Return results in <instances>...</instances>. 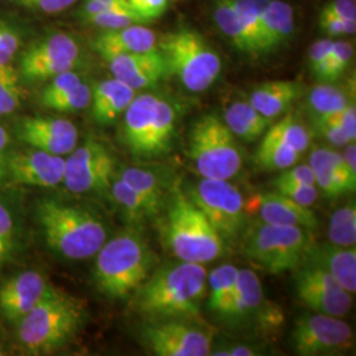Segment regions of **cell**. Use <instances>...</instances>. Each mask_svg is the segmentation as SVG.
Listing matches in <instances>:
<instances>
[{"instance_id": "6da1fadb", "label": "cell", "mask_w": 356, "mask_h": 356, "mask_svg": "<svg viewBox=\"0 0 356 356\" xmlns=\"http://www.w3.org/2000/svg\"><path fill=\"white\" fill-rule=\"evenodd\" d=\"M206 294L204 266L178 260L154 268L131 297L138 314L147 321H160L200 318Z\"/></svg>"}, {"instance_id": "7a4b0ae2", "label": "cell", "mask_w": 356, "mask_h": 356, "mask_svg": "<svg viewBox=\"0 0 356 356\" xmlns=\"http://www.w3.org/2000/svg\"><path fill=\"white\" fill-rule=\"evenodd\" d=\"M36 216L48 247L66 260L95 256L108 238L102 216L82 204L45 198L38 202Z\"/></svg>"}, {"instance_id": "3957f363", "label": "cell", "mask_w": 356, "mask_h": 356, "mask_svg": "<svg viewBox=\"0 0 356 356\" xmlns=\"http://www.w3.org/2000/svg\"><path fill=\"white\" fill-rule=\"evenodd\" d=\"M85 321V302L51 284L38 305L16 323L17 343L28 355H49L72 342Z\"/></svg>"}, {"instance_id": "277c9868", "label": "cell", "mask_w": 356, "mask_h": 356, "mask_svg": "<svg viewBox=\"0 0 356 356\" xmlns=\"http://www.w3.org/2000/svg\"><path fill=\"white\" fill-rule=\"evenodd\" d=\"M95 256V286L114 301L131 297L156 267V254L140 231L132 227L106 241Z\"/></svg>"}, {"instance_id": "5b68a950", "label": "cell", "mask_w": 356, "mask_h": 356, "mask_svg": "<svg viewBox=\"0 0 356 356\" xmlns=\"http://www.w3.org/2000/svg\"><path fill=\"white\" fill-rule=\"evenodd\" d=\"M164 241L177 260L202 266L219 259L226 243L188 194L179 191L168 204Z\"/></svg>"}, {"instance_id": "8992f818", "label": "cell", "mask_w": 356, "mask_h": 356, "mask_svg": "<svg viewBox=\"0 0 356 356\" xmlns=\"http://www.w3.org/2000/svg\"><path fill=\"white\" fill-rule=\"evenodd\" d=\"M176 107L153 92H143L123 114V140L139 157H159L169 152L177 126Z\"/></svg>"}, {"instance_id": "52a82bcc", "label": "cell", "mask_w": 356, "mask_h": 356, "mask_svg": "<svg viewBox=\"0 0 356 356\" xmlns=\"http://www.w3.org/2000/svg\"><path fill=\"white\" fill-rule=\"evenodd\" d=\"M157 47L165 58L168 72L191 92L210 89L222 72L218 51L197 31L179 26L160 38Z\"/></svg>"}, {"instance_id": "ba28073f", "label": "cell", "mask_w": 356, "mask_h": 356, "mask_svg": "<svg viewBox=\"0 0 356 356\" xmlns=\"http://www.w3.org/2000/svg\"><path fill=\"white\" fill-rule=\"evenodd\" d=\"M313 242L312 229L260 222L244 231L243 252L264 272L281 275L302 264Z\"/></svg>"}, {"instance_id": "9c48e42d", "label": "cell", "mask_w": 356, "mask_h": 356, "mask_svg": "<svg viewBox=\"0 0 356 356\" xmlns=\"http://www.w3.org/2000/svg\"><path fill=\"white\" fill-rule=\"evenodd\" d=\"M188 140V156L201 177L231 179L241 172L242 148L218 115L201 116Z\"/></svg>"}, {"instance_id": "30bf717a", "label": "cell", "mask_w": 356, "mask_h": 356, "mask_svg": "<svg viewBox=\"0 0 356 356\" xmlns=\"http://www.w3.org/2000/svg\"><path fill=\"white\" fill-rule=\"evenodd\" d=\"M186 194L225 242H235L241 238L245 229V200L242 191L229 184V179L201 178Z\"/></svg>"}, {"instance_id": "8fae6325", "label": "cell", "mask_w": 356, "mask_h": 356, "mask_svg": "<svg viewBox=\"0 0 356 356\" xmlns=\"http://www.w3.org/2000/svg\"><path fill=\"white\" fill-rule=\"evenodd\" d=\"M115 176L116 160L102 141L88 139L65 159L63 184L74 194L110 193Z\"/></svg>"}, {"instance_id": "7c38bea8", "label": "cell", "mask_w": 356, "mask_h": 356, "mask_svg": "<svg viewBox=\"0 0 356 356\" xmlns=\"http://www.w3.org/2000/svg\"><path fill=\"white\" fill-rule=\"evenodd\" d=\"M293 350L301 356L339 355L354 346V331L339 317L305 313L296 319Z\"/></svg>"}, {"instance_id": "4fadbf2b", "label": "cell", "mask_w": 356, "mask_h": 356, "mask_svg": "<svg viewBox=\"0 0 356 356\" xmlns=\"http://www.w3.org/2000/svg\"><path fill=\"white\" fill-rule=\"evenodd\" d=\"M141 341L154 355L206 356L213 337L193 319L147 321L141 327Z\"/></svg>"}, {"instance_id": "5bb4252c", "label": "cell", "mask_w": 356, "mask_h": 356, "mask_svg": "<svg viewBox=\"0 0 356 356\" xmlns=\"http://www.w3.org/2000/svg\"><path fill=\"white\" fill-rule=\"evenodd\" d=\"M81 57L79 45L66 33H53L26 49L20 60V73L29 82L51 79L74 70Z\"/></svg>"}, {"instance_id": "9a60e30c", "label": "cell", "mask_w": 356, "mask_h": 356, "mask_svg": "<svg viewBox=\"0 0 356 356\" xmlns=\"http://www.w3.org/2000/svg\"><path fill=\"white\" fill-rule=\"evenodd\" d=\"M294 288L297 297L312 312L343 318L353 306L351 293L322 268L302 263L296 268Z\"/></svg>"}, {"instance_id": "2e32d148", "label": "cell", "mask_w": 356, "mask_h": 356, "mask_svg": "<svg viewBox=\"0 0 356 356\" xmlns=\"http://www.w3.org/2000/svg\"><path fill=\"white\" fill-rule=\"evenodd\" d=\"M223 318L234 325L257 322L261 326H279L280 310L266 301L261 281L251 269H239L232 298Z\"/></svg>"}, {"instance_id": "e0dca14e", "label": "cell", "mask_w": 356, "mask_h": 356, "mask_svg": "<svg viewBox=\"0 0 356 356\" xmlns=\"http://www.w3.org/2000/svg\"><path fill=\"white\" fill-rule=\"evenodd\" d=\"M17 139L44 152L67 156L78 145V129L67 119L31 116L22 119L15 128Z\"/></svg>"}, {"instance_id": "ac0fdd59", "label": "cell", "mask_w": 356, "mask_h": 356, "mask_svg": "<svg viewBox=\"0 0 356 356\" xmlns=\"http://www.w3.org/2000/svg\"><path fill=\"white\" fill-rule=\"evenodd\" d=\"M64 176V156L35 148L24 152L10 153L7 177L16 184L49 189L61 185Z\"/></svg>"}, {"instance_id": "d6986e66", "label": "cell", "mask_w": 356, "mask_h": 356, "mask_svg": "<svg viewBox=\"0 0 356 356\" xmlns=\"http://www.w3.org/2000/svg\"><path fill=\"white\" fill-rule=\"evenodd\" d=\"M51 284L38 270H24L0 285V312L8 322L17 323L38 305Z\"/></svg>"}, {"instance_id": "ffe728a7", "label": "cell", "mask_w": 356, "mask_h": 356, "mask_svg": "<svg viewBox=\"0 0 356 356\" xmlns=\"http://www.w3.org/2000/svg\"><path fill=\"white\" fill-rule=\"evenodd\" d=\"M115 78L135 91L156 86L166 74L168 66L163 53L153 49L143 53H128L106 60Z\"/></svg>"}, {"instance_id": "44dd1931", "label": "cell", "mask_w": 356, "mask_h": 356, "mask_svg": "<svg viewBox=\"0 0 356 356\" xmlns=\"http://www.w3.org/2000/svg\"><path fill=\"white\" fill-rule=\"evenodd\" d=\"M247 214H257L263 223L280 226H298L314 229L318 225L316 213L301 204L293 202L279 191L254 194L245 201Z\"/></svg>"}, {"instance_id": "7402d4cb", "label": "cell", "mask_w": 356, "mask_h": 356, "mask_svg": "<svg viewBox=\"0 0 356 356\" xmlns=\"http://www.w3.org/2000/svg\"><path fill=\"white\" fill-rule=\"evenodd\" d=\"M316 185L329 198H338L344 193H354L356 176L351 175L344 164L342 153L327 147H317L310 154Z\"/></svg>"}, {"instance_id": "603a6c76", "label": "cell", "mask_w": 356, "mask_h": 356, "mask_svg": "<svg viewBox=\"0 0 356 356\" xmlns=\"http://www.w3.org/2000/svg\"><path fill=\"white\" fill-rule=\"evenodd\" d=\"M302 263L313 264L327 270L347 292L351 294L355 293V247H341L330 242H313Z\"/></svg>"}, {"instance_id": "cb8c5ba5", "label": "cell", "mask_w": 356, "mask_h": 356, "mask_svg": "<svg viewBox=\"0 0 356 356\" xmlns=\"http://www.w3.org/2000/svg\"><path fill=\"white\" fill-rule=\"evenodd\" d=\"M92 48L102 56L104 60L119 54L143 53L157 49V38L154 32L141 24L103 29L92 38Z\"/></svg>"}, {"instance_id": "d4e9b609", "label": "cell", "mask_w": 356, "mask_h": 356, "mask_svg": "<svg viewBox=\"0 0 356 356\" xmlns=\"http://www.w3.org/2000/svg\"><path fill=\"white\" fill-rule=\"evenodd\" d=\"M305 92V86L300 81L279 79L257 85L250 94L248 102L263 116L273 120L297 102Z\"/></svg>"}, {"instance_id": "484cf974", "label": "cell", "mask_w": 356, "mask_h": 356, "mask_svg": "<svg viewBox=\"0 0 356 356\" xmlns=\"http://www.w3.org/2000/svg\"><path fill=\"white\" fill-rule=\"evenodd\" d=\"M135 97L136 91L115 76L99 82L91 90L90 106L94 120L103 126L114 123Z\"/></svg>"}, {"instance_id": "4316f807", "label": "cell", "mask_w": 356, "mask_h": 356, "mask_svg": "<svg viewBox=\"0 0 356 356\" xmlns=\"http://www.w3.org/2000/svg\"><path fill=\"white\" fill-rule=\"evenodd\" d=\"M294 10L284 0H269L261 13V51H277L294 33Z\"/></svg>"}, {"instance_id": "83f0119b", "label": "cell", "mask_w": 356, "mask_h": 356, "mask_svg": "<svg viewBox=\"0 0 356 356\" xmlns=\"http://www.w3.org/2000/svg\"><path fill=\"white\" fill-rule=\"evenodd\" d=\"M223 122L236 139L254 143L264 136L272 120L254 110L248 101H235L226 108Z\"/></svg>"}, {"instance_id": "f1b7e54d", "label": "cell", "mask_w": 356, "mask_h": 356, "mask_svg": "<svg viewBox=\"0 0 356 356\" xmlns=\"http://www.w3.org/2000/svg\"><path fill=\"white\" fill-rule=\"evenodd\" d=\"M351 103H354V89L337 86L334 82H321L307 94L305 107L312 120H316L335 114Z\"/></svg>"}, {"instance_id": "f546056e", "label": "cell", "mask_w": 356, "mask_h": 356, "mask_svg": "<svg viewBox=\"0 0 356 356\" xmlns=\"http://www.w3.org/2000/svg\"><path fill=\"white\" fill-rule=\"evenodd\" d=\"M239 268L234 264H222L207 273V307L218 317L225 316L232 298L238 280Z\"/></svg>"}, {"instance_id": "4dcf8cb0", "label": "cell", "mask_w": 356, "mask_h": 356, "mask_svg": "<svg viewBox=\"0 0 356 356\" xmlns=\"http://www.w3.org/2000/svg\"><path fill=\"white\" fill-rule=\"evenodd\" d=\"M116 177L126 182L129 188L151 204L153 210L159 214L164 204V182L154 172L138 166H127L120 172H116Z\"/></svg>"}, {"instance_id": "1f68e13d", "label": "cell", "mask_w": 356, "mask_h": 356, "mask_svg": "<svg viewBox=\"0 0 356 356\" xmlns=\"http://www.w3.org/2000/svg\"><path fill=\"white\" fill-rule=\"evenodd\" d=\"M213 16L219 31L238 51L257 57L248 33L229 0H216Z\"/></svg>"}, {"instance_id": "d6a6232c", "label": "cell", "mask_w": 356, "mask_h": 356, "mask_svg": "<svg viewBox=\"0 0 356 356\" xmlns=\"http://www.w3.org/2000/svg\"><path fill=\"white\" fill-rule=\"evenodd\" d=\"M120 213L132 225H140L145 219L157 216L152 206L148 204L139 193L129 188L126 182L115 176L108 193Z\"/></svg>"}, {"instance_id": "836d02e7", "label": "cell", "mask_w": 356, "mask_h": 356, "mask_svg": "<svg viewBox=\"0 0 356 356\" xmlns=\"http://www.w3.org/2000/svg\"><path fill=\"white\" fill-rule=\"evenodd\" d=\"M301 153L286 144L264 134L261 144L254 156V163L264 170H285L298 163Z\"/></svg>"}, {"instance_id": "e575fe53", "label": "cell", "mask_w": 356, "mask_h": 356, "mask_svg": "<svg viewBox=\"0 0 356 356\" xmlns=\"http://www.w3.org/2000/svg\"><path fill=\"white\" fill-rule=\"evenodd\" d=\"M266 134L301 154L307 151L312 143V134L309 128L296 113H288L282 116L277 123L270 124Z\"/></svg>"}, {"instance_id": "d590c367", "label": "cell", "mask_w": 356, "mask_h": 356, "mask_svg": "<svg viewBox=\"0 0 356 356\" xmlns=\"http://www.w3.org/2000/svg\"><path fill=\"white\" fill-rule=\"evenodd\" d=\"M19 222L11 204L0 197V268L10 263L19 248Z\"/></svg>"}, {"instance_id": "8d00e7d4", "label": "cell", "mask_w": 356, "mask_h": 356, "mask_svg": "<svg viewBox=\"0 0 356 356\" xmlns=\"http://www.w3.org/2000/svg\"><path fill=\"white\" fill-rule=\"evenodd\" d=\"M269 0H229L241 19L248 38L254 45L256 56H261V13Z\"/></svg>"}, {"instance_id": "74e56055", "label": "cell", "mask_w": 356, "mask_h": 356, "mask_svg": "<svg viewBox=\"0 0 356 356\" xmlns=\"http://www.w3.org/2000/svg\"><path fill=\"white\" fill-rule=\"evenodd\" d=\"M329 242L341 247H355L356 207L354 202L337 209L327 229Z\"/></svg>"}, {"instance_id": "f35d334b", "label": "cell", "mask_w": 356, "mask_h": 356, "mask_svg": "<svg viewBox=\"0 0 356 356\" xmlns=\"http://www.w3.org/2000/svg\"><path fill=\"white\" fill-rule=\"evenodd\" d=\"M354 44L347 40H334L330 56L322 70L319 72V82H337L343 76L354 58Z\"/></svg>"}, {"instance_id": "ab89813d", "label": "cell", "mask_w": 356, "mask_h": 356, "mask_svg": "<svg viewBox=\"0 0 356 356\" xmlns=\"http://www.w3.org/2000/svg\"><path fill=\"white\" fill-rule=\"evenodd\" d=\"M20 76L11 64L0 66V116L15 113L20 106Z\"/></svg>"}, {"instance_id": "60d3db41", "label": "cell", "mask_w": 356, "mask_h": 356, "mask_svg": "<svg viewBox=\"0 0 356 356\" xmlns=\"http://www.w3.org/2000/svg\"><path fill=\"white\" fill-rule=\"evenodd\" d=\"M91 103V89L85 82L76 88L67 90L63 94L41 103L44 107L57 113H76L88 108Z\"/></svg>"}, {"instance_id": "b9f144b4", "label": "cell", "mask_w": 356, "mask_h": 356, "mask_svg": "<svg viewBox=\"0 0 356 356\" xmlns=\"http://www.w3.org/2000/svg\"><path fill=\"white\" fill-rule=\"evenodd\" d=\"M82 20L88 24L98 26L102 29H118V28H124V26H135V24H141V26L148 24V22L135 13L131 7L94 15Z\"/></svg>"}, {"instance_id": "7bdbcfd3", "label": "cell", "mask_w": 356, "mask_h": 356, "mask_svg": "<svg viewBox=\"0 0 356 356\" xmlns=\"http://www.w3.org/2000/svg\"><path fill=\"white\" fill-rule=\"evenodd\" d=\"M273 186L276 189L275 191H279L286 198L292 200L293 202L305 207H312L318 200L319 191L317 185L273 181Z\"/></svg>"}, {"instance_id": "ee69618b", "label": "cell", "mask_w": 356, "mask_h": 356, "mask_svg": "<svg viewBox=\"0 0 356 356\" xmlns=\"http://www.w3.org/2000/svg\"><path fill=\"white\" fill-rule=\"evenodd\" d=\"M318 26L327 38L351 36L356 31V19H342L332 15L319 13Z\"/></svg>"}, {"instance_id": "f6af8a7d", "label": "cell", "mask_w": 356, "mask_h": 356, "mask_svg": "<svg viewBox=\"0 0 356 356\" xmlns=\"http://www.w3.org/2000/svg\"><path fill=\"white\" fill-rule=\"evenodd\" d=\"M81 82H82L81 76L76 73L74 70L53 76L51 82L45 86V89L42 90L40 101L42 103L48 101V99H51V98L63 94V92L67 91V90L76 88V85H79Z\"/></svg>"}, {"instance_id": "bcb514c9", "label": "cell", "mask_w": 356, "mask_h": 356, "mask_svg": "<svg viewBox=\"0 0 356 356\" xmlns=\"http://www.w3.org/2000/svg\"><path fill=\"white\" fill-rule=\"evenodd\" d=\"M20 38L11 24L0 20V66L10 64L19 51Z\"/></svg>"}, {"instance_id": "7dc6e473", "label": "cell", "mask_w": 356, "mask_h": 356, "mask_svg": "<svg viewBox=\"0 0 356 356\" xmlns=\"http://www.w3.org/2000/svg\"><path fill=\"white\" fill-rule=\"evenodd\" d=\"M334 45V40L331 38H319L312 44L307 51V58H309V67L313 73V76H318L319 72L326 64L329 56H330L331 49Z\"/></svg>"}, {"instance_id": "c3c4849f", "label": "cell", "mask_w": 356, "mask_h": 356, "mask_svg": "<svg viewBox=\"0 0 356 356\" xmlns=\"http://www.w3.org/2000/svg\"><path fill=\"white\" fill-rule=\"evenodd\" d=\"M312 122H313V128L334 147L341 148L350 143H355L347 136V134L342 128L330 119H317Z\"/></svg>"}, {"instance_id": "681fc988", "label": "cell", "mask_w": 356, "mask_h": 356, "mask_svg": "<svg viewBox=\"0 0 356 356\" xmlns=\"http://www.w3.org/2000/svg\"><path fill=\"white\" fill-rule=\"evenodd\" d=\"M128 4L139 16L151 23L166 13L169 0H128Z\"/></svg>"}, {"instance_id": "f907efd6", "label": "cell", "mask_w": 356, "mask_h": 356, "mask_svg": "<svg viewBox=\"0 0 356 356\" xmlns=\"http://www.w3.org/2000/svg\"><path fill=\"white\" fill-rule=\"evenodd\" d=\"M275 181L316 185L314 172L309 164H294V165L285 169V170H281L280 176L276 178Z\"/></svg>"}, {"instance_id": "816d5d0a", "label": "cell", "mask_w": 356, "mask_h": 356, "mask_svg": "<svg viewBox=\"0 0 356 356\" xmlns=\"http://www.w3.org/2000/svg\"><path fill=\"white\" fill-rule=\"evenodd\" d=\"M17 4L42 13H60L72 7L76 0H15Z\"/></svg>"}, {"instance_id": "f5cc1de1", "label": "cell", "mask_w": 356, "mask_h": 356, "mask_svg": "<svg viewBox=\"0 0 356 356\" xmlns=\"http://www.w3.org/2000/svg\"><path fill=\"white\" fill-rule=\"evenodd\" d=\"M321 119H330L332 122H335L339 127L343 129L347 134V136L353 141L356 139V108L355 103L348 104L347 107H344L343 110L335 113V114L326 116V118H321ZM317 120V119H316Z\"/></svg>"}, {"instance_id": "db71d44e", "label": "cell", "mask_w": 356, "mask_h": 356, "mask_svg": "<svg viewBox=\"0 0 356 356\" xmlns=\"http://www.w3.org/2000/svg\"><path fill=\"white\" fill-rule=\"evenodd\" d=\"M319 13L342 19H356V0H330L322 7Z\"/></svg>"}, {"instance_id": "11a10c76", "label": "cell", "mask_w": 356, "mask_h": 356, "mask_svg": "<svg viewBox=\"0 0 356 356\" xmlns=\"http://www.w3.org/2000/svg\"><path fill=\"white\" fill-rule=\"evenodd\" d=\"M209 355L214 356H254L260 355L257 348L248 344L219 343L211 347Z\"/></svg>"}, {"instance_id": "9f6ffc18", "label": "cell", "mask_w": 356, "mask_h": 356, "mask_svg": "<svg viewBox=\"0 0 356 356\" xmlns=\"http://www.w3.org/2000/svg\"><path fill=\"white\" fill-rule=\"evenodd\" d=\"M8 143L10 136L6 131V128L0 126V184L7 178L8 175Z\"/></svg>"}, {"instance_id": "6f0895ef", "label": "cell", "mask_w": 356, "mask_h": 356, "mask_svg": "<svg viewBox=\"0 0 356 356\" xmlns=\"http://www.w3.org/2000/svg\"><path fill=\"white\" fill-rule=\"evenodd\" d=\"M4 339H6V335H4V331H3V327L0 325V355H7L6 346H4L6 341Z\"/></svg>"}, {"instance_id": "680465c9", "label": "cell", "mask_w": 356, "mask_h": 356, "mask_svg": "<svg viewBox=\"0 0 356 356\" xmlns=\"http://www.w3.org/2000/svg\"><path fill=\"white\" fill-rule=\"evenodd\" d=\"M102 1H128V0H102Z\"/></svg>"}]
</instances>
